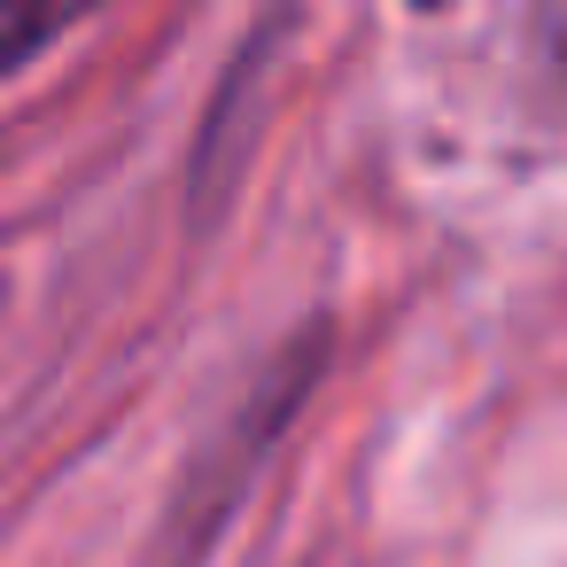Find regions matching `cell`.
Wrapping results in <instances>:
<instances>
[{"mask_svg": "<svg viewBox=\"0 0 567 567\" xmlns=\"http://www.w3.org/2000/svg\"><path fill=\"white\" fill-rule=\"evenodd\" d=\"M102 9L110 0H0V86H9L17 71H32L63 32H79Z\"/></svg>", "mask_w": 567, "mask_h": 567, "instance_id": "2", "label": "cell"}, {"mask_svg": "<svg viewBox=\"0 0 567 567\" xmlns=\"http://www.w3.org/2000/svg\"><path fill=\"white\" fill-rule=\"evenodd\" d=\"M404 9H420V17H435V9H451V0H404Z\"/></svg>", "mask_w": 567, "mask_h": 567, "instance_id": "4", "label": "cell"}, {"mask_svg": "<svg viewBox=\"0 0 567 567\" xmlns=\"http://www.w3.org/2000/svg\"><path fill=\"white\" fill-rule=\"evenodd\" d=\"M528 32H536V55H544V63L567 79V0H536Z\"/></svg>", "mask_w": 567, "mask_h": 567, "instance_id": "3", "label": "cell"}, {"mask_svg": "<svg viewBox=\"0 0 567 567\" xmlns=\"http://www.w3.org/2000/svg\"><path fill=\"white\" fill-rule=\"evenodd\" d=\"M327 350H334L327 319H311L303 334H288V342L257 365V381L241 389V404L226 412V427L187 458V482H179L172 505H164V559H172V567H187L195 551H210V536H218L226 513L249 497V482H257V466L272 458V443L288 435V420L311 404V389H319V373H327Z\"/></svg>", "mask_w": 567, "mask_h": 567, "instance_id": "1", "label": "cell"}]
</instances>
